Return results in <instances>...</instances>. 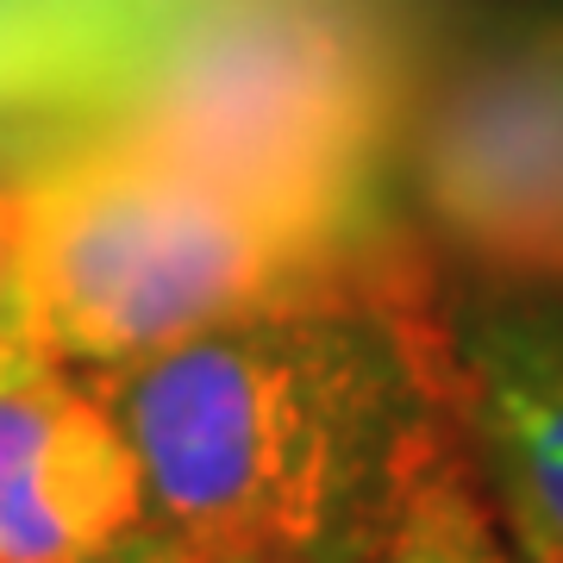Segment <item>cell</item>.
<instances>
[{
    "label": "cell",
    "instance_id": "cell-1",
    "mask_svg": "<svg viewBox=\"0 0 563 563\" xmlns=\"http://www.w3.org/2000/svg\"><path fill=\"white\" fill-rule=\"evenodd\" d=\"M144 514L232 563H369L451 413L444 320L407 257L107 376Z\"/></svg>",
    "mask_w": 563,
    "mask_h": 563
},
{
    "label": "cell",
    "instance_id": "cell-5",
    "mask_svg": "<svg viewBox=\"0 0 563 563\" xmlns=\"http://www.w3.org/2000/svg\"><path fill=\"white\" fill-rule=\"evenodd\" d=\"M451 413L520 563H563V288L476 282L451 320Z\"/></svg>",
    "mask_w": 563,
    "mask_h": 563
},
{
    "label": "cell",
    "instance_id": "cell-9",
    "mask_svg": "<svg viewBox=\"0 0 563 563\" xmlns=\"http://www.w3.org/2000/svg\"><path fill=\"white\" fill-rule=\"evenodd\" d=\"M81 563H232V558H220V551H207V544H195V539H181V532H169V526H157V520H144V526H132L125 539L88 551Z\"/></svg>",
    "mask_w": 563,
    "mask_h": 563
},
{
    "label": "cell",
    "instance_id": "cell-2",
    "mask_svg": "<svg viewBox=\"0 0 563 563\" xmlns=\"http://www.w3.org/2000/svg\"><path fill=\"white\" fill-rule=\"evenodd\" d=\"M20 176L32 313L44 344L81 376L144 363L401 257L383 220L257 201L107 132L44 144Z\"/></svg>",
    "mask_w": 563,
    "mask_h": 563
},
{
    "label": "cell",
    "instance_id": "cell-8",
    "mask_svg": "<svg viewBox=\"0 0 563 563\" xmlns=\"http://www.w3.org/2000/svg\"><path fill=\"white\" fill-rule=\"evenodd\" d=\"M38 332L32 288H25V176L20 163H0V344Z\"/></svg>",
    "mask_w": 563,
    "mask_h": 563
},
{
    "label": "cell",
    "instance_id": "cell-6",
    "mask_svg": "<svg viewBox=\"0 0 563 563\" xmlns=\"http://www.w3.org/2000/svg\"><path fill=\"white\" fill-rule=\"evenodd\" d=\"M144 520L139 457L101 388L44 332L0 344V563H81Z\"/></svg>",
    "mask_w": 563,
    "mask_h": 563
},
{
    "label": "cell",
    "instance_id": "cell-4",
    "mask_svg": "<svg viewBox=\"0 0 563 563\" xmlns=\"http://www.w3.org/2000/svg\"><path fill=\"white\" fill-rule=\"evenodd\" d=\"M407 163L426 225L476 282L563 288V20L457 63Z\"/></svg>",
    "mask_w": 563,
    "mask_h": 563
},
{
    "label": "cell",
    "instance_id": "cell-3",
    "mask_svg": "<svg viewBox=\"0 0 563 563\" xmlns=\"http://www.w3.org/2000/svg\"><path fill=\"white\" fill-rule=\"evenodd\" d=\"M407 57L395 0H195L144 44L88 132L257 201L383 220Z\"/></svg>",
    "mask_w": 563,
    "mask_h": 563
},
{
    "label": "cell",
    "instance_id": "cell-7",
    "mask_svg": "<svg viewBox=\"0 0 563 563\" xmlns=\"http://www.w3.org/2000/svg\"><path fill=\"white\" fill-rule=\"evenodd\" d=\"M451 426L457 420H444L420 444L369 563H514Z\"/></svg>",
    "mask_w": 563,
    "mask_h": 563
}]
</instances>
